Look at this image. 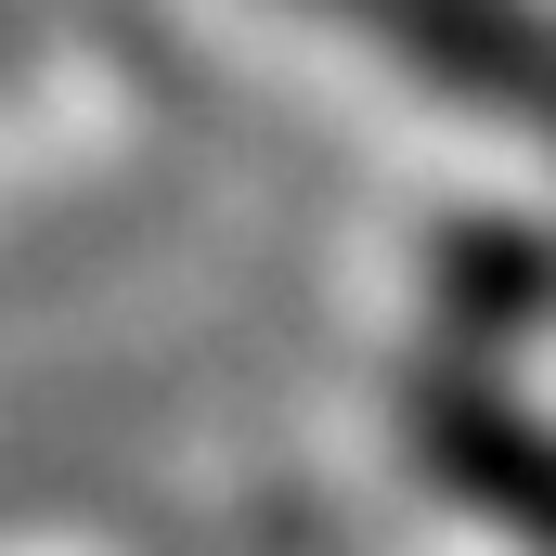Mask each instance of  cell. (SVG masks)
I'll list each match as a JSON object with an SVG mask.
<instances>
[{
  "mask_svg": "<svg viewBox=\"0 0 556 556\" xmlns=\"http://www.w3.org/2000/svg\"><path fill=\"white\" fill-rule=\"evenodd\" d=\"M337 26L389 39L415 78L479 91V104H556V26L531 0H324Z\"/></svg>",
  "mask_w": 556,
  "mask_h": 556,
  "instance_id": "1",
  "label": "cell"
}]
</instances>
